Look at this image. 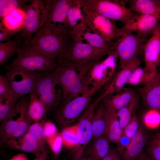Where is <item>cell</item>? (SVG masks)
Instances as JSON below:
<instances>
[{"label":"cell","mask_w":160,"mask_h":160,"mask_svg":"<svg viewBox=\"0 0 160 160\" xmlns=\"http://www.w3.org/2000/svg\"><path fill=\"white\" fill-rule=\"evenodd\" d=\"M95 61L77 64L63 60L59 61L53 72L61 91L59 105L85 93L90 88L86 86V78L90 68Z\"/></svg>","instance_id":"cell-1"},{"label":"cell","mask_w":160,"mask_h":160,"mask_svg":"<svg viewBox=\"0 0 160 160\" xmlns=\"http://www.w3.org/2000/svg\"><path fill=\"white\" fill-rule=\"evenodd\" d=\"M75 37L72 30L65 27L44 26L28 44L60 61L66 55Z\"/></svg>","instance_id":"cell-2"},{"label":"cell","mask_w":160,"mask_h":160,"mask_svg":"<svg viewBox=\"0 0 160 160\" xmlns=\"http://www.w3.org/2000/svg\"><path fill=\"white\" fill-rule=\"evenodd\" d=\"M17 53L8 67L44 73L53 71L59 63L57 59L44 54L29 44L22 45Z\"/></svg>","instance_id":"cell-3"},{"label":"cell","mask_w":160,"mask_h":160,"mask_svg":"<svg viewBox=\"0 0 160 160\" xmlns=\"http://www.w3.org/2000/svg\"><path fill=\"white\" fill-rule=\"evenodd\" d=\"M29 98L23 96L19 100L12 112L2 122L0 127V143L25 134L32 123L27 114Z\"/></svg>","instance_id":"cell-4"},{"label":"cell","mask_w":160,"mask_h":160,"mask_svg":"<svg viewBox=\"0 0 160 160\" xmlns=\"http://www.w3.org/2000/svg\"><path fill=\"white\" fill-rule=\"evenodd\" d=\"M146 39L122 27L117 28L113 49L119 60V70L129 62L138 58L143 51Z\"/></svg>","instance_id":"cell-5"},{"label":"cell","mask_w":160,"mask_h":160,"mask_svg":"<svg viewBox=\"0 0 160 160\" xmlns=\"http://www.w3.org/2000/svg\"><path fill=\"white\" fill-rule=\"evenodd\" d=\"M82 9L95 12L124 25L138 14L132 12L125 4L128 1L76 0Z\"/></svg>","instance_id":"cell-6"},{"label":"cell","mask_w":160,"mask_h":160,"mask_svg":"<svg viewBox=\"0 0 160 160\" xmlns=\"http://www.w3.org/2000/svg\"><path fill=\"white\" fill-rule=\"evenodd\" d=\"M102 87H93L85 93L63 104L56 108L54 120L61 130L71 126L91 103L92 96Z\"/></svg>","instance_id":"cell-7"},{"label":"cell","mask_w":160,"mask_h":160,"mask_svg":"<svg viewBox=\"0 0 160 160\" xmlns=\"http://www.w3.org/2000/svg\"><path fill=\"white\" fill-rule=\"evenodd\" d=\"M31 93L35 94L50 111L57 108L61 101V91L53 71L39 73Z\"/></svg>","instance_id":"cell-8"},{"label":"cell","mask_w":160,"mask_h":160,"mask_svg":"<svg viewBox=\"0 0 160 160\" xmlns=\"http://www.w3.org/2000/svg\"><path fill=\"white\" fill-rule=\"evenodd\" d=\"M107 57L95 62L86 76V84L90 88L95 86L102 87L108 83L116 73L118 57L115 51H111Z\"/></svg>","instance_id":"cell-9"},{"label":"cell","mask_w":160,"mask_h":160,"mask_svg":"<svg viewBox=\"0 0 160 160\" xmlns=\"http://www.w3.org/2000/svg\"><path fill=\"white\" fill-rule=\"evenodd\" d=\"M82 41L80 35L79 34L77 35L66 55L62 60L77 64L97 61L108 55L112 50L95 48L84 43Z\"/></svg>","instance_id":"cell-10"},{"label":"cell","mask_w":160,"mask_h":160,"mask_svg":"<svg viewBox=\"0 0 160 160\" xmlns=\"http://www.w3.org/2000/svg\"><path fill=\"white\" fill-rule=\"evenodd\" d=\"M29 4L25 7V16L23 26L20 32V38L24 44H28L32 36L43 26L45 12L43 1L40 0H29Z\"/></svg>","instance_id":"cell-11"},{"label":"cell","mask_w":160,"mask_h":160,"mask_svg":"<svg viewBox=\"0 0 160 160\" xmlns=\"http://www.w3.org/2000/svg\"><path fill=\"white\" fill-rule=\"evenodd\" d=\"M6 76L12 93L19 99L32 91L40 73L7 66Z\"/></svg>","instance_id":"cell-12"},{"label":"cell","mask_w":160,"mask_h":160,"mask_svg":"<svg viewBox=\"0 0 160 160\" xmlns=\"http://www.w3.org/2000/svg\"><path fill=\"white\" fill-rule=\"evenodd\" d=\"M85 27L109 42H114L117 27L114 20L93 11L82 9Z\"/></svg>","instance_id":"cell-13"},{"label":"cell","mask_w":160,"mask_h":160,"mask_svg":"<svg viewBox=\"0 0 160 160\" xmlns=\"http://www.w3.org/2000/svg\"><path fill=\"white\" fill-rule=\"evenodd\" d=\"M43 2L45 12L43 27H63L68 29L67 17L74 0H46Z\"/></svg>","instance_id":"cell-14"},{"label":"cell","mask_w":160,"mask_h":160,"mask_svg":"<svg viewBox=\"0 0 160 160\" xmlns=\"http://www.w3.org/2000/svg\"><path fill=\"white\" fill-rule=\"evenodd\" d=\"M104 97L101 93L83 111L77 125L79 145L77 156H82L87 145L93 137V121L96 108Z\"/></svg>","instance_id":"cell-15"},{"label":"cell","mask_w":160,"mask_h":160,"mask_svg":"<svg viewBox=\"0 0 160 160\" xmlns=\"http://www.w3.org/2000/svg\"><path fill=\"white\" fill-rule=\"evenodd\" d=\"M138 90L147 107L160 113V70L157 69L153 76Z\"/></svg>","instance_id":"cell-16"},{"label":"cell","mask_w":160,"mask_h":160,"mask_svg":"<svg viewBox=\"0 0 160 160\" xmlns=\"http://www.w3.org/2000/svg\"><path fill=\"white\" fill-rule=\"evenodd\" d=\"M143 51L144 68L152 72H155L160 64V23L146 41Z\"/></svg>","instance_id":"cell-17"},{"label":"cell","mask_w":160,"mask_h":160,"mask_svg":"<svg viewBox=\"0 0 160 160\" xmlns=\"http://www.w3.org/2000/svg\"><path fill=\"white\" fill-rule=\"evenodd\" d=\"M140 64L141 61L139 58L133 60L116 72L103 92L105 97L122 90L127 84L133 71L140 66Z\"/></svg>","instance_id":"cell-18"},{"label":"cell","mask_w":160,"mask_h":160,"mask_svg":"<svg viewBox=\"0 0 160 160\" xmlns=\"http://www.w3.org/2000/svg\"><path fill=\"white\" fill-rule=\"evenodd\" d=\"M159 22L158 19L153 16L138 14L122 28L146 38L152 35Z\"/></svg>","instance_id":"cell-19"},{"label":"cell","mask_w":160,"mask_h":160,"mask_svg":"<svg viewBox=\"0 0 160 160\" xmlns=\"http://www.w3.org/2000/svg\"><path fill=\"white\" fill-rule=\"evenodd\" d=\"M4 145L10 149L32 153L35 156L41 152L34 136L28 132L7 141Z\"/></svg>","instance_id":"cell-20"},{"label":"cell","mask_w":160,"mask_h":160,"mask_svg":"<svg viewBox=\"0 0 160 160\" xmlns=\"http://www.w3.org/2000/svg\"><path fill=\"white\" fill-rule=\"evenodd\" d=\"M135 95L133 89L124 87L117 93L106 96L102 101L106 109L117 112L129 103Z\"/></svg>","instance_id":"cell-21"},{"label":"cell","mask_w":160,"mask_h":160,"mask_svg":"<svg viewBox=\"0 0 160 160\" xmlns=\"http://www.w3.org/2000/svg\"><path fill=\"white\" fill-rule=\"evenodd\" d=\"M105 125L103 136L109 142L117 143L123 133L117 112L106 109Z\"/></svg>","instance_id":"cell-22"},{"label":"cell","mask_w":160,"mask_h":160,"mask_svg":"<svg viewBox=\"0 0 160 160\" xmlns=\"http://www.w3.org/2000/svg\"><path fill=\"white\" fill-rule=\"evenodd\" d=\"M129 3L132 12L153 16L160 22V0H132Z\"/></svg>","instance_id":"cell-23"},{"label":"cell","mask_w":160,"mask_h":160,"mask_svg":"<svg viewBox=\"0 0 160 160\" xmlns=\"http://www.w3.org/2000/svg\"><path fill=\"white\" fill-rule=\"evenodd\" d=\"M146 142V137L143 126L140 124L137 134L131 139L127 149L120 154L122 160H135L143 151Z\"/></svg>","instance_id":"cell-24"},{"label":"cell","mask_w":160,"mask_h":160,"mask_svg":"<svg viewBox=\"0 0 160 160\" xmlns=\"http://www.w3.org/2000/svg\"><path fill=\"white\" fill-rule=\"evenodd\" d=\"M27 108V114L32 123L40 122L45 119L50 110L34 93L30 94Z\"/></svg>","instance_id":"cell-25"},{"label":"cell","mask_w":160,"mask_h":160,"mask_svg":"<svg viewBox=\"0 0 160 160\" xmlns=\"http://www.w3.org/2000/svg\"><path fill=\"white\" fill-rule=\"evenodd\" d=\"M110 148L109 141L103 135L93 140L85 151L86 157L90 160H102Z\"/></svg>","instance_id":"cell-26"},{"label":"cell","mask_w":160,"mask_h":160,"mask_svg":"<svg viewBox=\"0 0 160 160\" xmlns=\"http://www.w3.org/2000/svg\"><path fill=\"white\" fill-rule=\"evenodd\" d=\"M80 5L74 0V4L68 12L67 21L69 29L79 33L85 28L84 22V15Z\"/></svg>","instance_id":"cell-27"},{"label":"cell","mask_w":160,"mask_h":160,"mask_svg":"<svg viewBox=\"0 0 160 160\" xmlns=\"http://www.w3.org/2000/svg\"><path fill=\"white\" fill-rule=\"evenodd\" d=\"M106 109L101 101L97 106L95 111L93 121V137L92 140L103 135L105 125Z\"/></svg>","instance_id":"cell-28"},{"label":"cell","mask_w":160,"mask_h":160,"mask_svg":"<svg viewBox=\"0 0 160 160\" xmlns=\"http://www.w3.org/2000/svg\"><path fill=\"white\" fill-rule=\"evenodd\" d=\"M80 35L82 39L87 43L97 49L105 50H113L114 42H108L98 35L91 32L86 27L82 31Z\"/></svg>","instance_id":"cell-29"},{"label":"cell","mask_w":160,"mask_h":160,"mask_svg":"<svg viewBox=\"0 0 160 160\" xmlns=\"http://www.w3.org/2000/svg\"><path fill=\"white\" fill-rule=\"evenodd\" d=\"M25 16V10L18 8L5 16L1 23L4 27L10 29H22Z\"/></svg>","instance_id":"cell-30"},{"label":"cell","mask_w":160,"mask_h":160,"mask_svg":"<svg viewBox=\"0 0 160 160\" xmlns=\"http://www.w3.org/2000/svg\"><path fill=\"white\" fill-rule=\"evenodd\" d=\"M60 134L62 139L63 146L68 149L75 148L73 157V159L76 150V147H77L75 159H77V151L79 145L77 124L70 126L62 130Z\"/></svg>","instance_id":"cell-31"},{"label":"cell","mask_w":160,"mask_h":160,"mask_svg":"<svg viewBox=\"0 0 160 160\" xmlns=\"http://www.w3.org/2000/svg\"><path fill=\"white\" fill-rule=\"evenodd\" d=\"M138 101V97L136 95L129 103L117 112L121 127L123 130L135 112Z\"/></svg>","instance_id":"cell-32"},{"label":"cell","mask_w":160,"mask_h":160,"mask_svg":"<svg viewBox=\"0 0 160 160\" xmlns=\"http://www.w3.org/2000/svg\"><path fill=\"white\" fill-rule=\"evenodd\" d=\"M20 38L17 40H11L5 43L0 42V65L5 64L13 55L18 53L22 46Z\"/></svg>","instance_id":"cell-33"},{"label":"cell","mask_w":160,"mask_h":160,"mask_svg":"<svg viewBox=\"0 0 160 160\" xmlns=\"http://www.w3.org/2000/svg\"><path fill=\"white\" fill-rule=\"evenodd\" d=\"M19 100L12 92L7 96L0 97V123L9 116Z\"/></svg>","instance_id":"cell-34"},{"label":"cell","mask_w":160,"mask_h":160,"mask_svg":"<svg viewBox=\"0 0 160 160\" xmlns=\"http://www.w3.org/2000/svg\"><path fill=\"white\" fill-rule=\"evenodd\" d=\"M156 71L152 72L144 67L139 66L133 71L127 84L131 86L143 85L153 76Z\"/></svg>","instance_id":"cell-35"},{"label":"cell","mask_w":160,"mask_h":160,"mask_svg":"<svg viewBox=\"0 0 160 160\" xmlns=\"http://www.w3.org/2000/svg\"><path fill=\"white\" fill-rule=\"evenodd\" d=\"M26 132L30 133L34 136L41 152L48 151L47 144L43 136V123L41 121L32 123L28 127Z\"/></svg>","instance_id":"cell-36"},{"label":"cell","mask_w":160,"mask_h":160,"mask_svg":"<svg viewBox=\"0 0 160 160\" xmlns=\"http://www.w3.org/2000/svg\"><path fill=\"white\" fill-rule=\"evenodd\" d=\"M28 1L23 0H0L1 21H2L5 16L12 11L18 8L22 9V7Z\"/></svg>","instance_id":"cell-37"},{"label":"cell","mask_w":160,"mask_h":160,"mask_svg":"<svg viewBox=\"0 0 160 160\" xmlns=\"http://www.w3.org/2000/svg\"><path fill=\"white\" fill-rule=\"evenodd\" d=\"M47 145L52 152L54 156L57 157L61 151L63 146V141L60 134L58 132L45 139Z\"/></svg>","instance_id":"cell-38"},{"label":"cell","mask_w":160,"mask_h":160,"mask_svg":"<svg viewBox=\"0 0 160 160\" xmlns=\"http://www.w3.org/2000/svg\"><path fill=\"white\" fill-rule=\"evenodd\" d=\"M135 112L133 114L131 119L123 130V134L132 139L138 131L140 124Z\"/></svg>","instance_id":"cell-39"},{"label":"cell","mask_w":160,"mask_h":160,"mask_svg":"<svg viewBox=\"0 0 160 160\" xmlns=\"http://www.w3.org/2000/svg\"><path fill=\"white\" fill-rule=\"evenodd\" d=\"M149 110L144 115V122L149 127H156L160 123V113L155 110Z\"/></svg>","instance_id":"cell-40"},{"label":"cell","mask_w":160,"mask_h":160,"mask_svg":"<svg viewBox=\"0 0 160 160\" xmlns=\"http://www.w3.org/2000/svg\"><path fill=\"white\" fill-rule=\"evenodd\" d=\"M146 153L150 160H160V145L153 137Z\"/></svg>","instance_id":"cell-41"},{"label":"cell","mask_w":160,"mask_h":160,"mask_svg":"<svg viewBox=\"0 0 160 160\" xmlns=\"http://www.w3.org/2000/svg\"><path fill=\"white\" fill-rule=\"evenodd\" d=\"M10 83L6 76L0 75V97L7 96L12 93Z\"/></svg>","instance_id":"cell-42"},{"label":"cell","mask_w":160,"mask_h":160,"mask_svg":"<svg viewBox=\"0 0 160 160\" xmlns=\"http://www.w3.org/2000/svg\"><path fill=\"white\" fill-rule=\"evenodd\" d=\"M41 121L43 123V134L45 140L58 132L56 125L51 121L45 119Z\"/></svg>","instance_id":"cell-43"},{"label":"cell","mask_w":160,"mask_h":160,"mask_svg":"<svg viewBox=\"0 0 160 160\" xmlns=\"http://www.w3.org/2000/svg\"><path fill=\"white\" fill-rule=\"evenodd\" d=\"M22 29L12 30L4 27L2 23H0V41H7L19 32H20Z\"/></svg>","instance_id":"cell-44"},{"label":"cell","mask_w":160,"mask_h":160,"mask_svg":"<svg viewBox=\"0 0 160 160\" xmlns=\"http://www.w3.org/2000/svg\"><path fill=\"white\" fill-rule=\"evenodd\" d=\"M131 140V138L123 134L117 143L116 150L120 154L127 149L130 144Z\"/></svg>","instance_id":"cell-45"},{"label":"cell","mask_w":160,"mask_h":160,"mask_svg":"<svg viewBox=\"0 0 160 160\" xmlns=\"http://www.w3.org/2000/svg\"><path fill=\"white\" fill-rule=\"evenodd\" d=\"M119 153L116 149L110 148L102 160H114Z\"/></svg>","instance_id":"cell-46"},{"label":"cell","mask_w":160,"mask_h":160,"mask_svg":"<svg viewBox=\"0 0 160 160\" xmlns=\"http://www.w3.org/2000/svg\"><path fill=\"white\" fill-rule=\"evenodd\" d=\"M48 151L41 152L36 155L35 158L33 160H47L48 158Z\"/></svg>","instance_id":"cell-47"},{"label":"cell","mask_w":160,"mask_h":160,"mask_svg":"<svg viewBox=\"0 0 160 160\" xmlns=\"http://www.w3.org/2000/svg\"><path fill=\"white\" fill-rule=\"evenodd\" d=\"M9 160H29L27 156L23 153H20L13 156Z\"/></svg>","instance_id":"cell-48"},{"label":"cell","mask_w":160,"mask_h":160,"mask_svg":"<svg viewBox=\"0 0 160 160\" xmlns=\"http://www.w3.org/2000/svg\"><path fill=\"white\" fill-rule=\"evenodd\" d=\"M135 160H150L146 153L142 151Z\"/></svg>","instance_id":"cell-49"},{"label":"cell","mask_w":160,"mask_h":160,"mask_svg":"<svg viewBox=\"0 0 160 160\" xmlns=\"http://www.w3.org/2000/svg\"><path fill=\"white\" fill-rule=\"evenodd\" d=\"M153 137L160 145V132H157Z\"/></svg>","instance_id":"cell-50"},{"label":"cell","mask_w":160,"mask_h":160,"mask_svg":"<svg viewBox=\"0 0 160 160\" xmlns=\"http://www.w3.org/2000/svg\"><path fill=\"white\" fill-rule=\"evenodd\" d=\"M60 160H66L65 159H62ZM73 160H90L88 158L85 157H82V156L78 158L73 159Z\"/></svg>","instance_id":"cell-51"},{"label":"cell","mask_w":160,"mask_h":160,"mask_svg":"<svg viewBox=\"0 0 160 160\" xmlns=\"http://www.w3.org/2000/svg\"><path fill=\"white\" fill-rule=\"evenodd\" d=\"M114 160H122L121 156L119 153Z\"/></svg>","instance_id":"cell-52"},{"label":"cell","mask_w":160,"mask_h":160,"mask_svg":"<svg viewBox=\"0 0 160 160\" xmlns=\"http://www.w3.org/2000/svg\"><path fill=\"white\" fill-rule=\"evenodd\" d=\"M57 159L54 158L53 157L51 159V160H57Z\"/></svg>","instance_id":"cell-53"}]
</instances>
